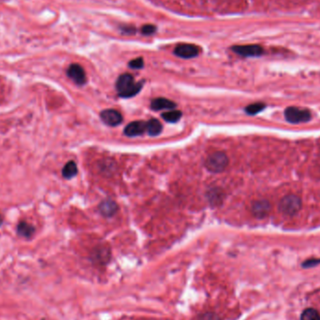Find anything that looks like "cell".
<instances>
[{"label":"cell","mask_w":320,"mask_h":320,"mask_svg":"<svg viewBox=\"0 0 320 320\" xmlns=\"http://www.w3.org/2000/svg\"><path fill=\"white\" fill-rule=\"evenodd\" d=\"M142 88L141 82H135L132 75L125 73L116 81V89L121 98H132Z\"/></svg>","instance_id":"cell-1"},{"label":"cell","mask_w":320,"mask_h":320,"mask_svg":"<svg viewBox=\"0 0 320 320\" xmlns=\"http://www.w3.org/2000/svg\"><path fill=\"white\" fill-rule=\"evenodd\" d=\"M229 164V159L223 152L211 154L205 160V168L209 172L219 173L224 172Z\"/></svg>","instance_id":"cell-2"},{"label":"cell","mask_w":320,"mask_h":320,"mask_svg":"<svg viewBox=\"0 0 320 320\" xmlns=\"http://www.w3.org/2000/svg\"><path fill=\"white\" fill-rule=\"evenodd\" d=\"M301 200L296 195H286L279 202V210L282 214L293 217L301 209Z\"/></svg>","instance_id":"cell-3"},{"label":"cell","mask_w":320,"mask_h":320,"mask_svg":"<svg viewBox=\"0 0 320 320\" xmlns=\"http://www.w3.org/2000/svg\"><path fill=\"white\" fill-rule=\"evenodd\" d=\"M285 118L288 123L291 124H301L307 123L312 115L307 109L298 108V107H287L285 111Z\"/></svg>","instance_id":"cell-4"},{"label":"cell","mask_w":320,"mask_h":320,"mask_svg":"<svg viewBox=\"0 0 320 320\" xmlns=\"http://www.w3.org/2000/svg\"><path fill=\"white\" fill-rule=\"evenodd\" d=\"M231 49L235 54L244 58H257L262 56L264 54V49L261 46L258 44L236 45L233 46Z\"/></svg>","instance_id":"cell-5"},{"label":"cell","mask_w":320,"mask_h":320,"mask_svg":"<svg viewBox=\"0 0 320 320\" xmlns=\"http://www.w3.org/2000/svg\"><path fill=\"white\" fill-rule=\"evenodd\" d=\"M200 47L194 44L189 43H181L176 46L174 49V55L178 58H184V59H190L194 58L199 56L200 54Z\"/></svg>","instance_id":"cell-6"},{"label":"cell","mask_w":320,"mask_h":320,"mask_svg":"<svg viewBox=\"0 0 320 320\" xmlns=\"http://www.w3.org/2000/svg\"><path fill=\"white\" fill-rule=\"evenodd\" d=\"M69 79L78 85H83L86 82V75L84 69L79 64H71L67 70Z\"/></svg>","instance_id":"cell-7"},{"label":"cell","mask_w":320,"mask_h":320,"mask_svg":"<svg viewBox=\"0 0 320 320\" xmlns=\"http://www.w3.org/2000/svg\"><path fill=\"white\" fill-rule=\"evenodd\" d=\"M111 259V250L107 245H99L92 253V260L96 263L105 265Z\"/></svg>","instance_id":"cell-8"},{"label":"cell","mask_w":320,"mask_h":320,"mask_svg":"<svg viewBox=\"0 0 320 320\" xmlns=\"http://www.w3.org/2000/svg\"><path fill=\"white\" fill-rule=\"evenodd\" d=\"M100 117L103 122L108 126H115L120 125L123 121L122 115L113 109L104 110L100 114Z\"/></svg>","instance_id":"cell-9"},{"label":"cell","mask_w":320,"mask_h":320,"mask_svg":"<svg viewBox=\"0 0 320 320\" xmlns=\"http://www.w3.org/2000/svg\"><path fill=\"white\" fill-rule=\"evenodd\" d=\"M271 208H272L271 203L266 200H256L252 204V213L256 218H266L269 215V213L271 212Z\"/></svg>","instance_id":"cell-10"},{"label":"cell","mask_w":320,"mask_h":320,"mask_svg":"<svg viewBox=\"0 0 320 320\" xmlns=\"http://www.w3.org/2000/svg\"><path fill=\"white\" fill-rule=\"evenodd\" d=\"M145 131H146V123L142 121H135L126 126L125 135L127 137H136L142 135Z\"/></svg>","instance_id":"cell-11"},{"label":"cell","mask_w":320,"mask_h":320,"mask_svg":"<svg viewBox=\"0 0 320 320\" xmlns=\"http://www.w3.org/2000/svg\"><path fill=\"white\" fill-rule=\"evenodd\" d=\"M17 234L25 239H30L36 232L34 226L26 221H20L17 225Z\"/></svg>","instance_id":"cell-12"},{"label":"cell","mask_w":320,"mask_h":320,"mask_svg":"<svg viewBox=\"0 0 320 320\" xmlns=\"http://www.w3.org/2000/svg\"><path fill=\"white\" fill-rule=\"evenodd\" d=\"M176 107V103L173 102L170 100L159 98L154 100L151 103V108L155 111H160V110H173Z\"/></svg>","instance_id":"cell-13"},{"label":"cell","mask_w":320,"mask_h":320,"mask_svg":"<svg viewBox=\"0 0 320 320\" xmlns=\"http://www.w3.org/2000/svg\"><path fill=\"white\" fill-rule=\"evenodd\" d=\"M118 206L113 200L107 199L100 204V211L104 217H112L117 212Z\"/></svg>","instance_id":"cell-14"},{"label":"cell","mask_w":320,"mask_h":320,"mask_svg":"<svg viewBox=\"0 0 320 320\" xmlns=\"http://www.w3.org/2000/svg\"><path fill=\"white\" fill-rule=\"evenodd\" d=\"M162 131V125L158 119H151L146 123V132L150 136H158Z\"/></svg>","instance_id":"cell-15"},{"label":"cell","mask_w":320,"mask_h":320,"mask_svg":"<svg viewBox=\"0 0 320 320\" xmlns=\"http://www.w3.org/2000/svg\"><path fill=\"white\" fill-rule=\"evenodd\" d=\"M78 173V168L74 161H69L62 170V175L65 179H71Z\"/></svg>","instance_id":"cell-16"},{"label":"cell","mask_w":320,"mask_h":320,"mask_svg":"<svg viewBox=\"0 0 320 320\" xmlns=\"http://www.w3.org/2000/svg\"><path fill=\"white\" fill-rule=\"evenodd\" d=\"M182 113L178 110H171L170 112L162 114V117L165 121L170 122V123H176L178 122L181 117H182Z\"/></svg>","instance_id":"cell-17"},{"label":"cell","mask_w":320,"mask_h":320,"mask_svg":"<svg viewBox=\"0 0 320 320\" xmlns=\"http://www.w3.org/2000/svg\"><path fill=\"white\" fill-rule=\"evenodd\" d=\"M300 320H320V313L316 309H305L301 313Z\"/></svg>","instance_id":"cell-18"},{"label":"cell","mask_w":320,"mask_h":320,"mask_svg":"<svg viewBox=\"0 0 320 320\" xmlns=\"http://www.w3.org/2000/svg\"><path fill=\"white\" fill-rule=\"evenodd\" d=\"M265 107H266V105L262 102L253 103L245 108V112L247 115H255L263 111L265 109Z\"/></svg>","instance_id":"cell-19"},{"label":"cell","mask_w":320,"mask_h":320,"mask_svg":"<svg viewBox=\"0 0 320 320\" xmlns=\"http://www.w3.org/2000/svg\"><path fill=\"white\" fill-rule=\"evenodd\" d=\"M197 320H221L220 317L216 313L213 312H206L203 314H200Z\"/></svg>","instance_id":"cell-20"},{"label":"cell","mask_w":320,"mask_h":320,"mask_svg":"<svg viewBox=\"0 0 320 320\" xmlns=\"http://www.w3.org/2000/svg\"><path fill=\"white\" fill-rule=\"evenodd\" d=\"M143 65H144V62H143V59L141 58H136V59L130 61L129 64H128V66L131 69H142Z\"/></svg>","instance_id":"cell-21"},{"label":"cell","mask_w":320,"mask_h":320,"mask_svg":"<svg viewBox=\"0 0 320 320\" xmlns=\"http://www.w3.org/2000/svg\"><path fill=\"white\" fill-rule=\"evenodd\" d=\"M156 31H157V27L153 24H146L141 27V33L146 36L154 34Z\"/></svg>","instance_id":"cell-22"},{"label":"cell","mask_w":320,"mask_h":320,"mask_svg":"<svg viewBox=\"0 0 320 320\" xmlns=\"http://www.w3.org/2000/svg\"><path fill=\"white\" fill-rule=\"evenodd\" d=\"M320 260L318 259H311V260H307L304 262L302 263V267L303 268H312L314 266H317L318 264H320Z\"/></svg>","instance_id":"cell-23"},{"label":"cell","mask_w":320,"mask_h":320,"mask_svg":"<svg viewBox=\"0 0 320 320\" xmlns=\"http://www.w3.org/2000/svg\"><path fill=\"white\" fill-rule=\"evenodd\" d=\"M123 31L126 32L127 34H133L135 32V28L132 26H127V27H123Z\"/></svg>","instance_id":"cell-24"},{"label":"cell","mask_w":320,"mask_h":320,"mask_svg":"<svg viewBox=\"0 0 320 320\" xmlns=\"http://www.w3.org/2000/svg\"><path fill=\"white\" fill-rule=\"evenodd\" d=\"M3 222H4V220H3V217L0 215V227L2 226V224H3Z\"/></svg>","instance_id":"cell-25"}]
</instances>
